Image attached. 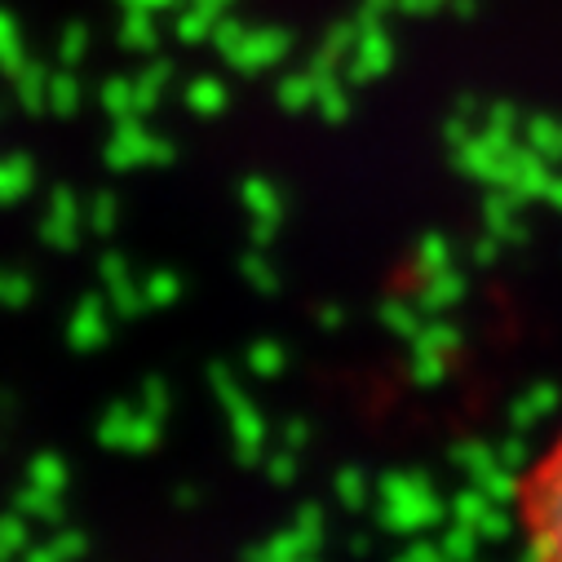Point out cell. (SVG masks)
Instances as JSON below:
<instances>
[{"mask_svg": "<svg viewBox=\"0 0 562 562\" xmlns=\"http://www.w3.org/2000/svg\"><path fill=\"white\" fill-rule=\"evenodd\" d=\"M518 562H562V420L514 483Z\"/></svg>", "mask_w": 562, "mask_h": 562, "instance_id": "1", "label": "cell"}]
</instances>
